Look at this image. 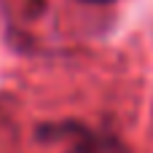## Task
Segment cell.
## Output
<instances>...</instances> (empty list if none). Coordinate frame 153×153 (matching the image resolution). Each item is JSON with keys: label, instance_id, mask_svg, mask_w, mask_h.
I'll return each instance as SVG.
<instances>
[{"label": "cell", "instance_id": "obj_2", "mask_svg": "<svg viewBox=\"0 0 153 153\" xmlns=\"http://www.w3.org/2000/svg\"><path fill=\"white\" fill-rule=\"evenodd\" d=\"M86 3H113V0H86Z\"/></svg>", "mask_w": 153, "mask_h": 153}, {"label": "cell", "instance_id": "obj_1", "mask_svg": "<svg viewBox=\"0 0 153 153\" xmlns=\"http://www.w3.org/2000/svg\"><path fill=\"white\" fill-rule=\"evenodd\" d=\"M67 153H100V143H97L94 134L78 129V132H75V143H73V148Z\"/></svg>", "mask_w": 153, "mask_h": 153}]
</instances>
